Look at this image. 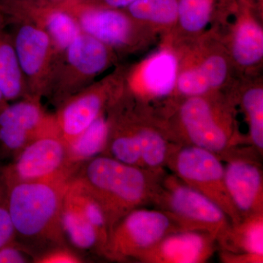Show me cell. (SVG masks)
I'll return each mask as SVG.
<instances>
[{"mask_svg":"<svg viewBox=\"0 0 263 263\" xmlns=\"http://www.w3.org/2000/svg\"><path fill=\"white\" fill-rule=\"evenodd\" d=\"M164 174L101 155L85 162L74 178L102 208L110 231L131 211L155 202Z\"/></svg>","mask_w":263,"mask_h":263,"instance_id":"cell-1","label":"cell"},{"mask_svg":"<svg viewBox=\"0 0 263 263\" xmlns=\"http://www.w3.org/2000/svg\"><path fill=\"white\" fill-rule=\"evenodd\" d=\"M72 178L7 183L15 238L18 237L44 251L66 246L62 214Z\"/></svg>","mask_w":263,"mask_h":263,"instance_id":"cell-2","label":"cell"},{"mask_svg":"<svg viewBox=\"0 0 263 263\" xmlns=\"http://www.w3.org/2000/svg\"><path fill=\"white\" fill-rule=\"evenodd\" d=\"M110 53L103 43L81 33L57 59L46 97L58 107L91 84L108 65Z\"/></svg>","mask_w":263,"mask_h":263,"instance_id":"cell-3","label":"cell"},{"mask_svg":"<svg viewBox=\"0 0 263 263\" xmlns=\"http://www.w3.org/2000/svg\"><path fill=\"white\" fill-rule=\"evenodd\" d=\"M154 203L174 216L183 230L205 232L216 241L231 226L220 208L174 174L164 175Z\"/></svg>","mask_w":263,"mask_h":263,"instance_id":"cell-4","label":"cell"},{"mask_svg":"<svg viewBox=\"0 0 263 263\" xmlns=\"http://www.w3.org/2000/svg\"><path fill=\"white\" fill-rule=\"evenodd\" d=\"M167 167L185 184L210 199L235 224L242 217L226 187L224 166L215 154L191 145L176 146Z\"/></svg>","mask_w":263,"mask_h":263,"instance_id":"cell-5","label":"cell"},{"mask_svg":"<svg viewBox=\"0 0 263 263\" xmlns=\"http://www.w3.org/2000/svg\"><path fill=\"white\" fill-rule=\"evenodd\" d=\"M181 230L179 223L168 212L138 208L111 228L103 255L112 260H136L166 235Z\"/></svg>","mask_w":263,"mask_h":263,"instance_id":"cell-6","label":"cell"},{"mask_svg":"<svg viewBox=\"0 0 263 263\" xmlns=\"http://www.w3.org/2000/svg\"><path fill=\"white\" fill-rule=\"evenodd\" d=\"M2 168L7 183L73 177L75 174L69 164L67 145L60 133L36 138Z\"/></svg>","mask_w":263,"mask_h":263,"instance_id":"cell-7","label":"cell"},{"mask_svg":"<svg viewBox=\"0 0 263 263\" xmlns=\"http://www.w3.org/2000/svg\"><path fill=\"white\" fill-rule=\"evenodd\" d=\"M11 25L14 29L10 34L29 95L41 100L46 97L58 56L51 38L41 27L25 22Z\"/></svg>","mask_w":263,"mask_h":263,"instance_id":"cell-8","label":"cell"},{"mask_svg":"<svg viewBox=\"0 0 263 263\" xmlns=\"http://www.w3.org/2000/svg\"><path fill=\"white\" fill-rule=\"evenodd\" d=\"M0 22H25L41 27L51 38L58 56L82 33L68 10L46 0H0Z\"/></svg>","mask_w":263,"mask_h":263,"instance_id":"cell-9","label":"cell"},{"mask_svg":"<svg viewBox=\"0 0 263 263\" xmlns=\"http://www.w3.org/2000/svg\"><path fill=\"white\" fill-rule=\"evenodd\" d=\"M180 119L189 142L186 145L210 151L221 160L240 155L231 129L219 120L205 99L193 97L186 100L180 110Z\"/></svg>","mask_w":263,"mask_h":263,"instance_id":"cell-10","label":"cell"},{"mask_svg":"<svg viewBox=\"0 0 263 263\" xmlns=\"http://www.w3.org/2000/svg\"><path fill=\"white\" fill-rule=\"evenodd\" d=\"M216 239L205 232L181 230L166 235L136 260L146 263H203L216 252Z\"/></svg>","mask_w":263,"mask_h":263,"instance_id":"cell-11","label":"cell"},{"mask_svg":"<svg viewBox=\"0 0 263 263\" xmlns=\"http://www.w3.org/2000/svg\"><path fill=\"white\" fill-rule=\"evenodd\" d=\"M62 7L75 17L81 32L107 46H123L130 40V20L117 9L100 8L76 0H69Z\"/></svg>","mask_w":263,"mask_h":263,"instance_id":"cell-12","label":"cell"},{"mask_svg":"<svg viewBox=\"0 0 263 263\" xmlns=\"http://www.w3.org/2000/svg\"><path fill=\"white\" fill-rule=\"evenodd\" d=\"M224 167L227 190L241 217L263 213V176L260 165L248 156L237 155Z\"/></svg>","mask_w":263,"mask_h":263,"instance_id":"cell-13","label":"cell"},{"mask_svg":"<svg viewBox=\"0 0 263 263\" xmlns=\"http://www.w3.org/2000/svg\"><path fill=\"white\" fill-rule=\"evenodd\" d=\"M106 95L105 86L90 84L57 107V127L67 146L103 114Z\"/></svg>","mask_w":263,"mask_h":263,"instance_id":"cell-14","label":"cell"},{"mask_svg":"<svg viewBox=\"0 0 263 263\" xmlns=\"http://www.w3.org/2000/svg\"><path fill=\"white\" fill-rule=\"evenodd\" d=\"M216 243L226 252L263 256V213L245 216L231 224Z\"/></svg>","mask_w":263,"mask_h":263,"instance_id":"cell-15","label":"cell"},{"mask_svg":"<svg viewBox=\"0 0 263 263\" xmlns=\"http://www.w3.org/2000/svg\"><path fill=\"white\" fill-rule=\"evenodd\" d=\"M62 222L66 238L70 240L74 247L82 250L95 249L100 254L98 233L69 191L68 187L64 200Z\"/></svg>","mask_w":263,"mask_h":263,"instance_id":"cell-16","label":"cell"},{"mask_svg":"<svg viewBox=\"0 0 263 263\" xmlns=\"http://www.w3.org/2000/svg\"><path fill=\"white\" fill-rule=\"evenodd\" d=\"M0 87L8 103L29 97L10 33L0 22Z\"/></svg>","mask_w":263,"mask_h":263,"instance_id":"cell-17","label":"cell"},{"mask_svg":"<svg viewBox=\"0 0 263 263\" xmlns=\"http://www.w3.org/2000/svg\"><path fill=\"white\" fill-rule=\"evenodd\" d=\"M110 122L102 114L67 146L68 162L74 172L84 162L103 155L108 143Z\"/></svg>","mask_w":263,"mask_h":263,"instance_id":"cell-18","label":"cell"},{"mask_svg":"<svg viewBox=\"0 0 263 263\" xmlns=\"http://www.w3.org/2000/svg\"><path fill=\"white\" fill-rule=\"evenodd\" d=\"M177 61L174 55L164 52L154 57L143 69V79L150 92L158 96L169 94L176 79Z\"/></svg>","mask_w":263,"mask_h":263,"instance_id":"cell-19","label":"cell"},{"mask_svg":"<svg viewBox=\"0 0 263 263\" xmlns=\"http://www.w3.org/2000/svg\"><path fill=\"white\" fill-rule=\"evenodd\" d=\"M139 143L141 160L144 168L164 171L176 146H171L158 132L149 128L133 129Z\"/></svg>","mask_w":263,"mask_h":263,"instance_id":"cell-20","label":"cell"},{"mask_svg":"<svg viewBox=\"0 0 263 263\" xmlns=\"http://www.w3.org/2000/svg\"><path fill=\"white\" fill-rule=\"evenodd\" d=\"M233 55L243 65L258 62L263 55V34L258 25L252 22H243L235 35Z\"/></svg>","mask_w":263,"mask_h":263,"instance_id":"cell-21","label":"cell"},{"mask_svg":"<svg viewBox=\"0 0 263 263\" xmlns=\"http://www.w3.org/2000/svg\"><path fill=\"white\" fill-rule=\"evenodd\" d=\"M127 8L133 18L157 23H171L178 16L176 0H136Z\"/></svg>","mask_w":263,"mask_h":263,"instance_id":"cell-22","label":"cell"},{"mask_svg":"<svg viewBox=\"0 0 263 263\" xmlns=\"http://www.w3.org/2000/svg\"><path fill=\"white\" fill-rule=\"evenodd\" d=\"M243 107L248 115L251 141L254 151L263 152V90H249L243 98Z\"/></svg>","mask_w":263,"mask_h":263,"instance_id":"cell-23","label":"cell"},{"mask_svg":"<svg viewBox=\"0 0 263 263\" xmlns=\"http://www.w3.org/2000/svg\"><path fill=\"white\" fill-rule=\"evenodd\" d=\"M211 0H180L178 15L185 29L197 32L206 25L210 17Z\"/></svg>","mask_w":263,"mask_h":263,"instance_id":"cell-24","label":"cell"},{"mask_svg":"<svg viewBox=\"0 0 263 263\" xmlns=\"http://www.w3.org/2000/svg\"><path fill=\"white\" fill-rule=\"evenodd\" d=\"M15 240V230L8 207V183L0 166V247Z\"/></svg>","mask_w":263,"mask_h":263,"instance_id":"cell-25","label":"cell"},{"mask_svg":"<svg viewBox=\"0 0 263 263\" xmlns=\"http://www.w3.org/2000/svg\"><path fill=\"white\" fill-rule=\"evenodd\" d=\"M179 88L183 94L199 95L205 93L210 86L205 74L199 67L183 72L180 76Z\"/></svg>","mask_w":263,"mask_h":263,"instance_id":"cell-26","label":"cell"},{"mask_svg":"<svg viewBox=\"0 0 263 263\" xmlns=\"http://www.w3.org/2000/svg\"><path fill=\"white\" fill-rule=\"evenodd\" d=\"M200 67L205 74L210 87L219 86L226 79L227 65L222 57H210Z\"/></svg>","mask_w":263,"mask_h":263,"instance_id":"cell-27","label":"cell"},{"mask_svg":"<svg viewBox=\"0 0 263 263\" xmlns=\"http://www.w3.org/2000/svg\"><path fill=\"white\" fill-rule=\"evenodd\" d=\"M34 262L39 263H79L82 259L67 249L66 246L53 247L44 251L34 258Z\"/></svg>","mask_w":263,"mask_h":263,"instance_id":"cell-28","label":"cell"},{"mask_svg":"<svg viewBox=\"0 0 263 263\" xmlns=\"http://www.w3.org/2000/svg\"><path fill=\"white\" fill-rule=\"evenodd\" d=\"M28 260L27 249L15 240L0 247V263H25Z\"/></svg>","mask_w":263,"mask_h":263,"instance_id":"cell-29","label":"cell"},{"mask_svg":"<svg viewBox=\"0 0 263 263\" xmlns=\"http://www.w3.org/2000/svg\"><path fill=\"white\" fill-rule=\"evenodd\" d=\"M221 262L226 263H262L263 256L246 253H232L221 250Z\"/></svg>","mask_w":263,"mask_h":263,"instance_id":"cell-30","label":"cell"},{"mask_svg":"<svg viewBox=\"0 0 263 263\" xmlns=\"http://www.w3.org/2000/svg\"><path fill=\"white\" fill-rule=\"evenodd\" d=\"M135 1L136 0H92V1L86 2V3H83V2H81V3L93 5V6L100 7V8L118 10L120 8H127Z\"/></svg>","mask_w":263,"mask_h":263,"instance_id":"cell-31","label":"cell"},{"mask_svg":"<svg viewBox=\"0 0 263 263\" xmlns=\"http://www.w3.org/2000/svg\"><path fill=\"white\" fill-rule=\"evenodd\" d=\"M8 104V102L7 101L6 99L5 98L3 91H2L1 87H0V110L5 108Z\"/></svg>","mask_w":263,"mask_h":263,"instance_id":"cell-32","label":"cell"},{"mask_svg":"<svg viewBox=\"0 0 263 263\" xmlns=\"http://www.w3.org/2000/svg\"><path fill=\"white\" fill-rule=\"evenodd\" d=\"M46 1L49 2V3L53 5L62 6V5H65L66 3H67L69 0H46Z\"/></svg>","mask_w":263,"mask_h":263,"instance_id":"cell-33","label":"cell"},{"mask_svg":"<svg viewBox=\"0 0 263 263\" xmlns=\"http://www.w3.org/2000/svg\"><path fill=\"white\" fill-rule=\"evenodd\" d=\"M77 1L83 2V3H86V2L92 1V0H77Z\"/></svg>","mask_w":263,"mask_h":263,"instance_id":"cell-34","label":"cell"}]
</instances>
